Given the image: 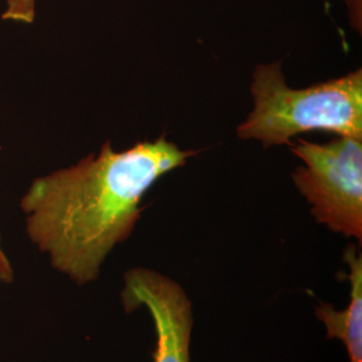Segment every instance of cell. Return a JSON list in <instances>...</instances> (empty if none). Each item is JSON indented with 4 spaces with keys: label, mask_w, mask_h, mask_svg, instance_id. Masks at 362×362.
Returning <instances> with one entry per match:
<instances>
[{
    "label": "cell",
    "mask_w": 362,
    "mask_h": 362,
    "mask_svg": "<svg viewBox=\"0 0 362 362\" xmlns=\"http://www.w3.org/2000/svg\"><path fill=\"white\" fill-rule=\"evenodd\" d=\"M13 266L1 247V239H0V281L3 284H10V282H13Z\"/></svg>",
    "instance_id": "obj_7"
},
{
    "label": "cell",
    "mask_w": 362,
    "mask_h": 362,
    "mask_svg": "<svg viewBox=\"0 0 362 362\" xmlns=\"http://www.w3.org/2000/svg\"><path fill=\"white\" fill-rule=\"evenodd\" d=\"M1 284H3V282H1V281H0V285H1Z\"/></svg>",
    "instance_id": "obj_8"
},
{
    "label": "cell",
    "mask_w": 362,
    "mask_h": 362,
    "mask_svg": "<svg viewBox=\"0 0 362 362\" xmlns=\"http://www.w3.org/2000/svg\"><path fill=\"white\" fill-rule=\"evenodd\" d=\"M254 109L238 137L264 148L288 145L299 134L324 130L362 139V70L303 89L290 88L282 62L258 65L252 74Z\"/></svg>",
    "instance_id": "obj_2"
},
{
    "label": "cell",
    "mask_w": 362,
    "mask_h": 362,
    "mask_svg": "<svg viewBox=\"0 0 362 362\" xmlns=\"http://www.w3.org/2000/svg\"><path fill=\"white\" fill-rule=\"evenodd\" d=\"M121 298L128 313H149L155 325L153 362H191L194 306L179 282L152 269L136 267L124 275Z\"/></svg>",
    "instance_id": "obj_4"
},
{
    "label": "cell",
    "mask_w": 362,
    "mask_h": 362,
    "mask_svg": "<svg viewBox=\"0 0 362 362\" xmlns=\"http://www.w3.org/2000/svg\"><path fill=\"white\" fill-rule=\"evenodd\" d=\"M194 156L165 136L119 152L107 141L97 155L40 176L21 199L31 243L74 284L97 281L105 260L134 231L145 194Z\"/></svg>",
    "instance_id": "obj_1"
},
{
    "label": "cell",
    "mask_w": 362,
    "mask_h": 362,
    "mask_svg": "<svg viewBox=\"0 0 362 362\" xmlns=\"http://www.w3.org/2000/svg\"><path fill=\"white\" fill-rule=\"evenodd\" d=\"M291 153L302 161L293 181L313 218L330 231L362 240V139L337 136L324 144L297 137Z\"/></svg>",
    "instance_id": "obj_3"
},
{
    "label": "cell",
    "mask_w": 362,
    "mask_h": 362,
    "mask_svg": "<svg viewBox=\"0 0 362 362\" xmlns=\"http://www.w3.org/2000/svg\"><path fill=\"white\" fill-rule=\"evenodd\" d=\"M349 266L350 300L348 308L336 309L330 303L321 302L315 308L318 321L324 325L326 338L339 339L349 362H362V257L356 246L345 252Z\"/></svg>",
    "instance_id": "obj_5"
},
{
    "label": "cell",
    "mask_w": 362,
    "mask_h": 362,
    "mask_svg": "<svg viewBox=\"0 0 362 362\" xmlns=\"http://www.w3.org/2000/svg\"><path fill=\"white\" fill-rule=\"evenodd\" d=\"M35 3L37 0H7L1 19L13 23L31 25L35 21Z\"/></svg>",
    "instance_id": "obj_6"
}]
</instances>
